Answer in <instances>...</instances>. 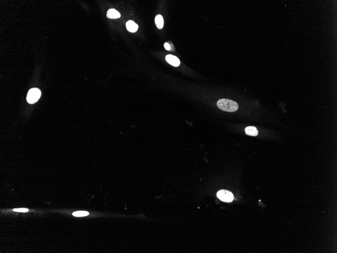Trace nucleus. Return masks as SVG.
<instances>
[{
	"mask_svg": "<svg viewBox=\"0 0 337 253\" xmlns=\"http://www.w3.org/2000/svg\"><path fill=\"white\" fill-rule=\"evenodd\" d=\"M13 211L15 212H28V210L25 208L14 209Z\"/></svg>",
	"mask_w": 337,
	"mask_h": 253,
	"instance_id": "9d476101",
	"label": "nucleus"
},
{
	"mask_svg": "<svg viewBox=\"0 0 337 253\" xmlns=\"http://www.w3.org/2000/svg\"><path fill=\"white\" fill-rule=\"evenodd\" d=\"M107 16L109 18L117 19L120 18L121 14L115 9H110L107 12Z\"/></svg>",
	"mask_w": 337,
	"mask_h": 253,
	"instance_id": "423d86ee",
	"label": "nucleus"
},
{
	"mask_svg": "<svg viewBox=\"0 0 337 253\" xmlns=\"http://www.w3.org/2000/svg\"><path fill=\"white\" fill-rule=\"evenodd\" d=\"M217 106L223 111L233 112L238 109V104L235 101L226 99L219 100L217 102Z\"/></svg>",
	"mask_w": 337,
	"mask_h": 253,
	"instance_id": "f257e3e1",
	"label": "nucleus"
},
{
	"mask_svg": "<svg viewBox=\"0 0 337 253\" xmlns=\"http://www.w3.org/2000/svg\"><path fill=\"white\" fill-rule=\"evenodd\" d=\"M166 60L169 64L175 67H178L180 64L179 59L177 57L172 55H167Z\"/></svg>",
	"mask_w": 337,
	"mask_h": 253,
	"instance_id": "20e7f679",
	"label": "nucleus"
},
{
	"mask_svg": "<svg viewBox=\"0 0 337 253\" xmlns=\"http://www.w3.org/2000/svg\"><path fill=\"white\" fill-rule=\"evenodd\" d=\"M217 197L222 201L227 203L232 202L234 199L233 195L232 193L225 190H219L218 192Z\"/></svg>",
	"mask_w": 337,
	"mask_h": 253,
	"instance_id": "7ed1b4c3",
	"label": "nucleus"
},
{
	"mask_svg": "<svg viewBox=\"0 0 337 253\" xmlns=\"http://www.w3.org/2000/svg\"><path fill=\"white\" fill-rule=\"evenodd\" d=\"M126 26L127 30L131 32H135L138 30V25L132 20H129L127 22Z\"/></svg>",
	"mask_w": 337,
	"mask_h": 253,
	"instance_id": "39448f33",
	"label": "nucleus"
},
{
	"mask_svg": "<svg viewBox=\"0 0 337 253\" xmlns=\"http://www.w3.org/2000/svg\"><path fill=\"white\" fill-rule=\"evenodd\" d=\"M245 131L246 134L249 136H255L258 134V131L254 126H248L245 128Z\"/></svg>",
	"mask_w": 337,
	"mask_h": 253,
	"instance_id": "0eeeda50",
	"label": "nucleus"
},
{
	"mask_svg": "<svg viewBox=\"0 0 337 253\" xmlns=\"http://www.w3.org/2000/svg\"><path fill=\"white\" fill-rule=\"evenodd\" d=\"M164 48H165V49H166V50L170 51V50H171V46H170V45L168 43H166L164 44Z\"/></svg>",
	"mask_w": 337,
	"mask_h": 253,
	"instance_id": "9b49d317",
	"label": "nucleus"
},
{
	"mask_svg": "<svg viewBox=\"0 0 337 253\" xmlns=\"http://www.w3.org/2000/svg\"><path fill=\"white\" fill-rule=\"evenodd\" d=\"M72 214L73 216L76 217L86 216L89 215V213L86 211H77L74 212Z\"/></svg>",
	"mask_w": 337,
	"mask_h": 253,
	"instance_id": "1a4fd4ad",
	"label": "nucleus"
},
{
	"mask_svg": "<svg viewBox=\"0 0 337 253\" xmlns=\"http://www.w3.org/2000/svg\"><path fill=\"white\" fill-rule=\"evenodd\" d=\"M155 23L156 24V27L159 29H161L164 27V19L161 15H158L155 18Z\"/></svg>",
	"mask_w": 337,
	"mask_h": 253,
	"instance_id": "6e6552de",
	"label": "nucleus"
},
{
	"mask_svg": "<svg viewBox=\"0 0 337 253\" xmlns=\"http://www.w3.org/2000/svg\"><path fill=\"white\" fill-rule=\"evenodd\" d=\"M41 96V91L37 88L30 89L27 96V101L29 104H34L39 100Z\"/></svg>",
	"mask_w": 337,
	"mask_h": 253,
	"instance_id": "f03ea898",
	"label": "nucleus"
}]
</instances>
